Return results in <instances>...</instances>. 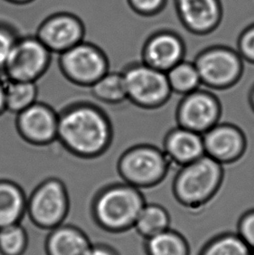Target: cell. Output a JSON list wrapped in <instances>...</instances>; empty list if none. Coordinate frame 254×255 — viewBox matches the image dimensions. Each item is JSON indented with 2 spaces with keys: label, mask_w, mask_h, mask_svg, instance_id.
Wrapping results in <instances>:
<instances>
[{
  "label": "cell",
  "mask_w": 254,
  "mask_h": 255,
  "mask_svg": "<svg viewBox=\"0 0 254 255\" xmlns=\"http://www.w3.org/2000/svg\"><path fill=\"white\" fill-rule=\"evenodd\" d=\"M114 135L110 117L93 102L76 101L59 112L57 142L76 158H100L110 149Z\"/></svg>",
  "instance_id": "obj_1"
},
{
  "label": "cell",
  "mask_w": 254,
  "mask_h": 255,
  "mask_svg": "<svg viewBox=\"0 0 254 255\" xmlns=\"http://www.w3.org/2000/svg\"><path fill=\"white\" fill-rule=\"evenodd\" d=\"M146 204L142 190L123 182L100 188L91 203V215L98 228L109 234H122L134 228Z\"/></svg>",
  "instance_id": "obj_2"
},
{
  "label": "cell",
  "mask_w": 254,
  "mask_h": 255,
  "mask_svg": "<svg viewBox=\"0 0 254 255\" xmlns=\"http://www.w3.org/2000/svg\"><path fill=\"white\" fill-rule=\"evenodd\" d=\"M224 178V166L208 156H203L179 167L172 181V194L186 210H201L220 192Z\"/></svg>",
  "instance_id": "obj_3"
},
{
  "label": "cell",
  "mask_w": 254,
  "mask_h": 255,
  "mask_svg": "<svg viewBox=\"0 0 254 255\" xmlns=\"http://www.w3.org/2000/svg\"><path fill=\"white\" fill-rule=\"evenodd\" d=\"M171 163L163 149L137 144L127 149L118 159L117 171L123 182L137 189L152 188L168 175Z\"/></svg>",
  "instance_id": "obj_4"
},
{
  "label": "cell",
  "mask_w": 254,
  "mask_h": 255,
  "mask_svg": "<svg viewBox=\"0 0 254 255\" xmlns=\"http://www.w3.org/2000/svg\"><path fill=\"white\" fill-rule=\"evenodd\" d=\"M71 207L68 189L61 179L50 177L27 196L26 215L36 228L51 231L65 223Z\"/></svg>",
  "instance_id": "obj_5"
},
{
  "label": "cell",
  "mask_w": 254,
  "mask_h": 255,
  "mask_svg": "<svg viewBox=\"0 0 254 255\" xmlns=\"http://www.w3.org/2000/svg\"><path fill=\"white\" fill-rule=\"evenodd\" d=\"M202 86L213 91H226L236 86L245 71V61L237 50L226 45L204 49L193 60Z\"/></svg>",
  "instance_id": "obj_6"
},
{
  "label": "cell",
  "mask_w": 254,
  "mask_h": 255,
  "mask_svg": "<svg viewBox=\"0 0 254 255\" xmlns=\"http://www.w3.org/2000/svg\"><path fill=\"white\" fill-rule=\"evenodd\" d=\"M124 77L127 100L143 110H157L172 97L166 73L144 62L131 63L121 72Z\"/></svg>",
  "instance_id": "obj_7"
},
{
  "label": "cell",
  "mask_w": 254,
  "mask_h": 255,
  "mask_svg": "<svg viewBox=\"0 0 254 255\" xmlns=\"http://www.w3.org/2000/svg\"><path fill=\"white\" fill-rule=\"evenodd\" d=\"M59 68L70 83L90 88L110 71V61L102 49L84 40L59 55Z\"/></svg>",
  "instance_id": "obj_8"
},
{
  "label": "cell",
  "mask_w": 254,
  "mask_h": 255,
  "mask_svg": "<svg viewBox=\"0 0 254 255\" xmlns=\"http://www.w3.org/2000/svg\"><path fill=\"white\" fill-rule=\"evenodd\" d=\"M52 55L36 36L19 37L7 59L3 76L7 80L37 83L47 73Z\"/></svg>",
  "instance_id": "obj_9"
},
{
  "label": "cell",
  "mask_w": 254,
  "mask_h": 255,
  "mask_svg": "<svg viewBox=\"0 0 254 255\" xmlns=\"http://www.w3.org/2000/svg\"><path fill=\"white\" fill-rule=\"evenodd\" d=\"M222 105L220 99L209 90H196L183 96L176 109V121L179 127L204 134L220 123Z\"/></svg>",
  "instance_id": "obj_10"
},
{
  "label": "cell",
  "mask_w": 254,
  "mask_h": 255,
  "mask_svg": "<svg viewBox=\"0 0 254 255\" xmlns=\"http://www.w3.org/2000/svg\"><path fill=\"white\" fill-rule=\"evenodd\" d=\"M15 128L28 145L48 146L58 139L59 113L48 104L37 101L16 115Z\"/></svg>",
  "instance_id": "obj_11"
},
{
  "label": "cell",
  "mask_w": 254,
  "mask_h": 255,
  "mask_svg": "<svg viewBox=\"0 0 254 255\" xmlns=\"http://www.w3.org/2000/svg\"><path fill=\"white\" fill-rule=\"evenodd\" d=\"M86 27L78 16L58 12L46 17L39 24L36 37L52 54L60 55L84 41Z\"/></svg>",
  "instance_id": "obj_12"
},
{
  "label": "cell",
  "mask_w": 254,
  "mask_h": 255,
  "mask_svg": "<svg viewBox=\"0 0 254 255\" xmlns=\"http://www.w3.org/2000/svg\"><path fill=\"white\" fill-rule=\"evenodd\" d=\"M206 155L222 166L240 161L248 149V138L237 125L218 123L203 134Z\"/></svg>",
  "instance_id": "obj_13"
},
{
  "label": "cell",
  "mask_w": 254,
  "mask_h": 255,
  "mask_svg": "<svg viewBox=\"0 0 254 255\" xmlns=\"http://www.w3.org/2000/svg\"><path fill=\"white\" fill-rule=\"evenodd\" d=\"M186 51L185 42L179 34L161 30L152 33L144 42L141 61L166 73L185 59Z\"/></svg>",
  "instance_id": "obj_14"
},
{
  "label": "cell",
  "mask_w": 254,
  "mask_h": 255,
  "mask_svg": "<svg viewBox=\"0 0 254 255\" xmlns=\"http://www.w3.org/2000/svg\"><path fill=\"white\" fill-rule=\"evenodd\" d=\"M174 3L183 26L197 36L212 33L223 18L220 0H174Z\"/></svg>",
  "instance_id": "obj_15"
},
{
  "label": "cell",
  "mask_w": 254,
  "mask_h": 255,
  "mask_svg": "<svg viewBox=\"0 0 254 255\" xmlns=\"http://www.w3.org/2000/svg\"><path fill=\"white\" fill-rule=\"evenodd\" d=\"M162 149L171 165L179 167L206 155L203 135L179 126L165 134Z\"/></svg>",
  "instance_id": "obj_16"
},
{
  "label": "cell",
  "mask_w": 254,
  "mask_h": 255,
  "mask_svg": "<svg viewBox=\"0 0 254 255\" xmlns=\"http://www.w3.org/2000/svg\"><path fill=\"white\" fill-rule=\"evenodd\" d=\"M93 242L81 228L64 224L49 231L45 242L46 255H88Z\"/></svg>",
  "instance_id": "obj_17"
},
{
  "label": "cell",
  "mask_w": 254,
  "mask_h": 255,
  "mask_svg": "<svg viewBox=\"0 0 254 255\" xmlns=\"http://www.w3.org/2000/svg\"><path fill=\"white\" fill-rule=\"evenodd\" d=\"M27 195L22 186L9 179H0V229L21 223L26 215Z\"/></svg>",
  "instance_id": "obj_18"
},
{
  "label": "cell",
  "mask_w": 254,
  "mask_h": 255,
  "mask_svg": "<svg viewBox=\"0 0 254 255\" xmlns=\"http://www.w3.org/2000/svg\"><path fill=\"white\" fill-rule=\"evenodd\" d=\"M36 82L7 80L4 78V103L6 113L16 116L38 101Z\"/></svg>",
  "instance_id": "obj_19"
},
{
  "label": "cell",
  "mask_w": 254,
  "mask_h": 255,
  "mask_svg": "<svg viewBox=\"0 0 254 255\" xmlns=\"http://www.w3.org/2000/svg\"><path fill=\"white\" fill-rule=\"evenodd\" d=\"M89 89L92 96L105 105L116 106L127 100L124 77L121 72L109 71Z\"/></svg>",
  "instance_id": "obj_20"
},
{
  "label": "cell",
  "mask_w": 254,
  "mask_h": 255,
  "mask_svg": "<svg viewBox=\"0 0 254 255\" xmlns=\"http://www.w3.org/2000/svg\"><path fill=\"white\" fill-rule=\"evenodd\" d=\"M146 255H190V246L179 232L169 228L144 240Z\"/></svg>",
  "instance_id": "obj_21"
},
{
  "label": "cell",
  "mask_w": 254,
  "mask_h": 255,
  "mask_svg": "<svg viewBox=\"0 0 254 255\" xmlns=\"http://www.w3.org/2000/svg\"><path fill=\"white\" fill-rule=\"evenodd\" d=\"M171 217L159 204L146 203L137 217L134 228L143 238H150L170 228Z\"/></svg>",
  "instance_id": "obj_22"
},
{
  "label": "cell",
  "mask_w": 254,
  "mask_h": 255,
  "mask_svg": "<svg viewBox=\"0 0 254 255\" xmlns=\"http://www.w3.org/2000/svg\"><path fill=\"white\" fill-rule=\"evenodd\" d=\"M172 94L186 96L201 88L202 83L193 61L183 60L166 73Z\"/></svg>",
  "instance_id": "obj_23"
},
{
  "label": "cell",
  "mask_w": 254,
  "mask_h": 255,
  "mask_svg": "<svg viewBox=\"0 0 254 255\" xmlns=\"http://www.w3.org/2000/svg\"><path fill=\"white\" fill-rule=\"evenodd\" d=\"M253 251L238 234L225 233L211 239L199 255H252Z\"/></svg>",
  "instance_id": "obj_24"
},
{
  "label": "cell",
  "mask_w": 254,
  "mask_h": 255,
  "mask_svg": "<svg viewBox=\"0 0 254 255\" xmlns=\"http://www.w3.org/2000/svg\"><path fill=\"white\" fill-rule=\"evenodd\" d=\"M28 244L27 231L21 223L0 229V255H24Z\"/></svg>",
  "instance_id": "obj_25"
},
{
  "label": "cell",
  "mask_w": 254,
  "mask_h": 255,
  "mask_svg": "<svg viewBox=\"0 0 254 255\" xmlns=\"http://www.w3.org/2000/svg\"><path fill=\"white\" fill-rule=\"evenodd\" d=\"M18 38L10 26L0 24V74L2 75L7 59Z\"/></svg>",
  "instance_id": "obj_26"
},
{
  "label": "cell",
  "mask_w": 254,
  "mask_h": 255,
  "mask_svg": "<svg viewBox=\"0 0 254 255\" xmlns=\"http://www.w3.org/2000/svg\"><path fill=\"white\" fill-rule=\"evenodd\" d=\"M236 50L245 62L254 65V24H250L240 34Z\"/></svg>",
  "instance_id": "obj_27"
},
{
  "label": "cell",
  "mask_w": 254,
  "mask_h": 255,
  "mask_svg": "<svg viewBox=\"0 0 254 255\" xmlns=\"http://www.w3.org/2000/svg\"><path fill=\"white\" fill-rule=\"evenodd\" d=\"M168 0H127L130 9L143 17H152L164 10Z\"/></svg>",
  "instance_id": "obj_28"
},
{
  "label": "cell",
  "mask_w": 254,
  "mask_h": 255,
  "mask_svg": "<svg viewBox=\"0 0 254 255\" xmlns=\"http://www.w3.org/2000/svg\"><path fill=\"white\" fill-rule=\"evenodd\" d=\"M237 234L254 252V208L247 211L239 220Z\"/></svg>",
  "instance_id": "obj_29"
},
{
  "label": "cell",
  "mask_w": 254,
  "mask_h": 255,
  "mask_svg": "<svg viewBox=\"0 0 254 255\" xmlns=\"http://www.w3.org/2000/svg\"><path fill=\"white\" fill-rule=\"evenodd\" d=\"M88 255H121L113 246L104 242L93 243Z\"/></svg>",
  "instance_id": "obj_30"
},
{
  "label": "cell",
  "mask_w": 254,
  "mask_h": 255,
  "mask_svg": "<svg viewBox=\"0 0 254 255\" xmlns=\"http://www.w3.org/2000/svg\"><path fill=\"white\" fill-rule=\"evenodd\" d=\"M1 75L2 74H0V116L6 113L4 103V77Z\"/></svg>",
  "instance_id": "obj_31"
},
{
  "label": "cell",
  "mask_w": 254,
  "mask_h": 255,
  "mask_svg": "<svg viewBox=\"0 0 254 255\" xmlns=\"http://www.w3.org/2000/svg\"><path fill=\"white\" fill-rule=\"evenodd\" d=\"M5 1L8 3H13V4H17V5H24V4H28V3L34 2L35 0H5Z\"/></svg>",
  "instance_id": "obj_32"
},
{
  "label": "cell",
  "mask_w": 254,
  "mask_h": 255,
  "mask_svg": "<svg viewBox=\"0 0 254 255\" xmlns=\"http://www.w3.org/2000/svg\"><path fill=\"white\" fill-rule=\"evenodd\" d=\"M248 102H249L252 110L254 113V85L252 86L250 93H249V95H248Z\"/></svg>",
  "instance_id": "obj_33"
},
{
  "label": "cell",
  "mask_w": 254,
  "mask_h": 255,
  "mask_svg": "<svg viewBox=\"0 0 254 255\" xmlns=\"http://www.w3.org/2000/svg\"><path fill=\"white\" fill-rule=\"evenodd\" d=\"M254 255V253H253V255Z\"/></svg>",
  "instance_id": "obj_34"
}]
</instances>
